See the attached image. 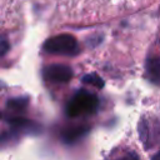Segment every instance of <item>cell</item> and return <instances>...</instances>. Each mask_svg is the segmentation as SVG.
<instances>
[{
    "instance_id": "obj_1",
    "label": "cell",
    "mask_w": 160,
    "mask_h": 160,
    "mask_svg": "<svg viewBox=\"0 0 160 160\" xmlns=\"http://www.w3.org/2000/svg\"><path fill=\"white\" fill-rule=\"evenodd\" d=\"M99 108V99L88 90H78L66 105V114L71 118L94 114Z\"/></svg>"
},
{
    "instance_id": "obj_2",
    "label": "cell",
    "mask_w": 160,
    "mask_h": 160,
    "mask_svg": "<svg viewBox=\"0 0 160 160\" xmlns=\"http://www.w3.org/2000/svg\"><path fill=\"white\" fill-rule=\"evenodd\" d=\"M42 49L48 54H55L62 56H75L80 51L78 40L70 34H60L49 38L44 42Z\"/></svg>"
},
{
    "instance_id": "obj_3",
    "label": "cell",
    "mask_w": 160,
    "mask_h": 160,
    "mask_svg": "<svg viewBox=\"0 0 160 160\" xmlns=\"http://www.w3.org/2000/svg\"><path fill=\"white\" fill-rule=\"evenodd\" d=\"M42 76L51 84H66L74 76L72 69L64 64H51L44 68Z\"/></svg>"
},
{
    "instance_id": "obj_4",
    "label": "cell",
    "mask_w": 160,
    "mask_h": 160,
    "mask_svg": "<svg viewBox=\"0 0 160 160\" xmlns=\"http://www.w3.org/2000/svg\"><path fill=\"white\" fill-rule=\"evenodd\" d=\"M146 72L151 81L160 85V58H150L146 61Z\"/></svg>"
},
{
    "instance_id": "obj_5",
    "label": "cell",
    "mask_w": 160,
    "mask_h": 160,
    "mask_svg": "<svg viewBox=\"0 0 160 160\" xmlns=\"http://www.w3.org/2000/svg\"><path fill=\"white\" fill-rule=\"evenodd\" d=\"M88 132L86 128H76V129H69L68 131L64 132V140L66 142H72L75 140H78L79 138H81L82 135H85Z\"/></svg>"
},
{
    "instance_id": "obj_6",
    "label": "cell",
    "mask_w": 160,
    "mask_h": 160,
    "mask_svg": "<svg viewBox=\"0 0 160 160\" xmlns=\"http://www.w3.org/2000/svg\"><path fill=\"white\" fill-rule=\"evenodd\" d=\"M28 98H15L8 101V108L12 111H24L28 106Z\"/></svg>"
},
{
    "instance_id": "obj_7",
    "label": "cell",
    "mask_w": 160,
    "mask_h": 160,
    "mask_svg": "<svg viewBox=\"0 0 160 160\" xmlns=\"http://www.w3.org/2000/svg\"><path fill=\"white\" fill-rule=\"evenodd\" d=\"M82 82L85 84H89V85H92L98 89H101L104 86V80L95 72H91V74H86L84 78H82Z\"/></svg>"
},
{
    "instance_id": "obj_8",
    "label": "cell",
    "mask_w": 160,
    "mask_h": 160,
    "mask_svg": "<svg viewBox=\"0 0 160 160\" xmlns=\"http://www.w3.org/2000/svg\"><path fill=\"white\" fill-rule=\"evenodd\" d=\"M116 160H139V155L135 151H129V152L124 154L122 156L118 158Z\"/></svg>"
},
{
    "instance_id": "obj_9",
    "label": "cell",
    "mask_w": 160,
    "mask_h": 160,
    "mask_svg": "<svg viewBox=\"0 0 160 160\" xmlns=\"http://www.w3.org/2000/svg\"><path fill=\"white\" fill-rule=\"evenodd\" d=\"M9 48H10L9 42L5 41V40H1V41H0V56L5 55V54L8 52V50H9Z\"/></svg>"
},
{
    "instance_id": "obj_10",
    "label": "cell",
    "mask_w": 160,
    "mask_h": 160,
    "mask_svg": "<svg viewBox=\"0 0 160 160\" xmlns=\"http://www.w3.org/2000/svg\"><path fill=\"white\" fill-rule=\"evenodd\" d=\"M0 116H1V115H0Z\"/></svg>"
}]
</instances>
